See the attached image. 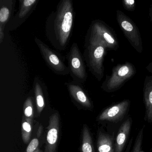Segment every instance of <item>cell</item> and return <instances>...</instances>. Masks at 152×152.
I'll use <instances>...</instances> for the list:
<instances>
[{
    "mask_svg": "<svg viewBox=\"0 0 152 152\" xmlns=\"http://www.w3.org/2000/svg\"><path fill=\"white\" fill-rule=\"evenodd\" d=\"M67 61L70 74L74 81L83 84L87 80L88 75L84 58L76 43H74L67 54Z\"/></svg>",
    "mask_w": 152,
    "mask_h": 152,
    "instance_id": "obj_6",
    "label": "cell"
},
{
    "mask_svg": "<svg viewBox=\"0 0 152 152\" xmlns=\"http://www.w3.org/2000/svg\"><path fill=\"white\" fill-rule=\"evenodd\" d=\"M131 127V121L128 119L120 127L116 137L115 152H122L126 144Z\"/></svg>",
    "mask_w": 152,
    "mask_h": 152,
    "instance_id": "obj_13",
    "label": "cell"
},
{
    "mask_svg": "<svg viewBox=\"0 0 152 152\" xmlns=\"http://www.w3.org/2000/svg\"><path fill=\"white\" fill-rule=\"evenodd\" d=\"M34 41L47 65L53 72L61 75H66L70 74L69 67L64 63L62 57L37 37L34 38Z\"/></svg>",
    "mask_w": 152,
    "mask_h": 152,
    "instance_id": "obj_5",
    "label": "cell"
},
{
    "mask_svg": "<svg viewBox=\"0 0 152 152\" xmlns=\"http://www.w3.org/2000/svg\"><path fill=\"white\" fill-rule=\"evenodd\" d=\"M107 48L99 42H94L85 45L83 57L87 66L92 74L100 81L104 74L103 65L104 57Z\"/></svg>",
    "mask_w": 152,
    "mask_h": 152,
    "instance_id": "obj_2",
    "label": "cell"
},
{
    "mask_svg": "<svg viewBox=\"0 0 152 152\" xmlns=\"http://www.w3.org/2000/svg\"><path fill=\"white\" fill-rule=\"evenodd\" d=\"M97 145L98 152H114L113 137L106 133L99 132Z\"/></svg>",
    "mask_w": 152,
    "mask_h": 152,
    "instance_id": "obj_15",
    "label": "cell"
},
{
    "mask_svg": "<svg viewBox=\"0 0 152 152\" xmlns=\"http://www.w3.org/2000/svg\"><path fill=\"white\" fill-rule=\"evenodd\" d=\"M32 121L25 118L23 122L22 127V136L25 144L28 143L31 138L32 132Z\"/></svg>",
    "mask_w": 152,
    "mask_h": 152,
    "instance_id": "obj_18",
    "label": "cell"
},
{
    "mask_svg": "<svg viewBox=\"0 0 152 152\" xmlns=\"http://www.w3.org/2000/svg\"><path fill=\"white\" fill-rule=\"evenodd\" d=\"M65 84L70 95L76 102L84 107H91L90 100L84 91L81 83L73 81L71 82L66 83Z\"/></svg>",
    "mask_w": 152,
    "mask_h": 152,
    "instance_id": "obj_12",
    "label": "cell"
},
{
    "mask_svg": "<svg viewBox=\"0 0 152 152\" xmlns=\"http://www.w3.org/2000/svg\"><path fill=\"white\" fill-rule=\"evenodd\" d=\"M136 73L134 66L129 63L119 64L115 66L111 76H107L102 85V88L108 92L114 91Z\"/></svg>",
    "mask_w": 152,
    "mask_h": 152,
    "instance_id": "obj_4",
    "label": "cell"
},
{
    "mask_svg": "<svg viewBox=\"0 0 152 152\" xmlns=\"http://www.w3.org/2000/svg\"><path fill=\"white\" fill-rule=\"evenodd\" d=\"M116 19L130 43L138 52L141 53L143 50L142 40L136 25L121 10H117L116 12Z\"/></svg>",
    "mask_w": 152,
    "mask_h": 152,
    "instance_id": "obj_7",
    "label": "cell"
},
{
    "mask_svg": "<svg viewBox=\"0 0 152 152\" xmlns=\"http://www.w3.org/2000/svg\"><path fill=\"white\" fill-rule=\"evenodd\" d=\"M143 129L144 128H142L138 134L136 139V141H135V145L133 147L132 152H139L141 149V145H142V140H143Z\"/></svg>",
    "mask_w": 152,
    "mask_h": 152,
    "instance_id": "obj_20",
    "label": "cell"
},
{
    "mask_svg": "<svg viewBox=\"0 0 152 152\" xmlns=\"http://www.w3.org/2000/svg\"><path fill=\"white\" fill-rule=\"evenodd\" d=\"M123 5L124 8L132 11L134 9L135 1L134 0H124L123 1Z\"/></svg>",
    "mask_w": 152,
    "mask_h": 152,
    "instance_id": "obj_22",
    "label": "cell"
},
{
    "mask_svg": "<svg viewBox=\"0 0 152 152\" xmlns=\"http://www.w3.org/2000/svg\"><path fill=\"white\" fill-rule=\"evenodd\" d=\"M146 68L150 72L152 73V62L149 64L148 66H147Z\"/></svg>",
    "mask_w": 152,
    "mask_h": 152,
    "instance_id": "obj_23",
    "label": "cell"
},
{
    "mask_svg": "<svg viewBox=\"0 0 152 152\" xmlns=\"http://www.w3.org/2000/svg\"><path fill=\"white\" fill-rule=\"evenodd\" d=\"M82 152H95L92 138L87 125L83 126V129Z\"/></svg>",
    "mask_w": 152,
    "mask_h": 152,
    "instance_id": "obj_17",
    "label": "cell"
},
{
    "mask_svg": "<svg viewBox=\"0 0 152 152\" xmlns=\"http://www.w3.org/2000/svg\"><path fill=\"white\" fill-rule=\"evenodd\" d=\"M39 141L38 139L34 138L29 143L26 149L27 152H34L38 148Z\"/></svg>",
    "mask_w": 152,
    "mask_h": 152,
    "instance_id": "obj_21",
    "label": "cell"
},
{
    "mask_svg": "<svg viewBox=\"0 0 152 152\" xmlns=\"http://www.w3.org/2000/svg\"><path fill=\"white\" fill-rule=\"evenodd\" d=\"M24 113L26 118L32 121L34 116L33 105L31 97L27 98L24 104Z\"/></svg>",
    "mask_w": 152,
    "mask_h": 152,
    "instance_id": "obj_19",
    "label": "cell"
},
{
    "mask_svg": "<svg viewBox=\"0 0 152 152\" xmlns=\"http://www.w3.org/2000/svg\"><path fill=\"white\" fill-rule=\"evenodd\" d=\"M34 152H42V151L40 149H39V148H37Z\"/></svg>",
    "mask_w": 152,
    "mask_h": 152,
    "instance_id": "obj_24",
    "label": "cell"
},
{
    "mask_svg": "<svg viewBox=\"0 0 152 152\" xmlns=\"http://www.w3.org/2000/svg\"><path fill=\"white\" fill-rule=\"evenodd\" d=\"M38 1V0H20L19 10L7 24L5 33L16 30L22 25L33 12Z\"/></svg>",
    "mask_w": 152,
    "mask_h": 152,
    "instance_id": "obj_8",
    "label": "cell"
},
{
    "mask_svg": "<svg viewBox=\"0 0 152 152\" xmlns=\"http://www.w3.org/2000/svg\"><path fill=\"white\" fill-rule=\"evenodd\" d=\"M48 130L44 152H56L59 130V118L58 113H55L50 116Z\"/></svg>",
    "mask_w": 152,
    "mask_h": 152,
    "instance_id": "obj_9",
    "label": "cell"
},
{
    "mask_svg": "<svg viewBox=\"0 0 152 152\" xmlns=\"http://www.w3.org/2000/svg\"><path fill=\"white\" fill-rule=\"evenodd\" d=\"M16 1H0V43L1 44L5 36V30L7 24L13 18Z\"/></svg>",
    "mask_w": 152,
    "mask_h": 152,
    "instance_id": "obj_11",
    "label": "cell"
},
{
    "mask_svg": "<svg viewBox=\"0 0 152 152\" xmlns=\"http://www.w3.org/2000/svg\"><path fill=\"white\" fill-rule=\"evenodd\" d=\"M129 101L125 100L104 110L99 117V121L117 122L122 120L129 105Z\"/></svg>",
    "mask_w": 152,
    "mask_h": 152,
    "instance_id": "obj_10",
    "label": "cell"
},
{
    "mask_svg": "<svg viewBox=\"0 0 152 152\" xmlns=\"http://www.w3.org/2000/svg\"><path fill=\"white\" fill-rule=\"evenodd\" d=\"M34 94L37 104V111L39 114L41 113L45 107L44 88L46 87L45 83L38 77H35L34 82Z\"/></svg>",
    "mask_w": 152,
    "mask_h": 152,
    "instance_id": "obj_14",
    "label": "cell"
},
{
    "mask_svg": "<svg viewBox=\"0 0 152 152\" xmlns=\"http://www.w3.org/2000/svg\"><path fill=\"white\" fill-rule=\"evenodd\" d=\"M144 97L148 121L152 124V79L145 83Z\"/></svg>",
    "mask_w": 152,
    "mask_h": 152,
    "instance_id": "obj_16",
    "label": "cell"
},
{
    "mask_svg": "<svg viewBox=\"0 0 152 152\" xmlns=\"http://www.w3.org/2000/svg\"><path fill=\"white\" fill-rule=\"evenodd\" d=\"M139 152H144V151H141V150H140V151Z\"/></svg>",
    "mask_w": 152,
    "mask_h": 152,
    "instance_id": "obj_25",
    "label": "cell"
},
{
    "mask_svg": "<svg viewBox=\"0 0 152 152\" xmlns=\"http://www.w3.org/2000/svg\"><path fill=\"white\" fill-rule=\"evenodd\" d=\"M75 14L72 0H62L47 18L46 36L57 50H65L72 31Z\"/></svg>",
    "mask_w": 152,
    "mask_h": 152,
    "instance_id": "obj_1",
    "label": "cell"
},
{
    "mask_svg": "<svg viewBox=\"0 0 152 152\" xmlns=\"http://www.w3.org/2000/svg\"><path fill=\"white\" fill-rule=\"evenodd\" d=\"M94 42L102 43L111 49L116 50L118 48L117 39L111 30L99 20L91 23L85 38V45Z\"/></svg>",
    "mask_w": 152,
    "mask_h": 152,
    "instance_id": "obj_3",
    "label": "cell"
}]
</instances>
